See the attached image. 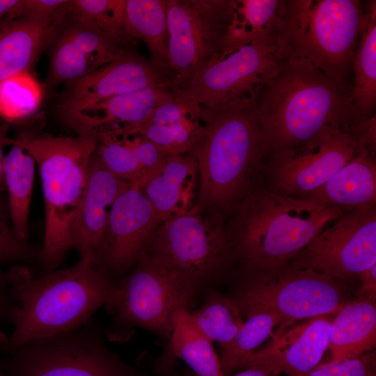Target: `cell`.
<instances>
[{
	"instance_id": "cell-45",
	"label": "cell",
	"mask_w": 376,
	"mask_h": 376,
	"mask_svg": "<svg viewBox=\"0 0 376 376\" xmlns=\"http://www.w3.org/2000/svg\"><path fill=\"white\" fill-rule=\"evenodd\" d=\"M23 0H0V19L21 15Z\"/></svg>"
},
{
	"instance_id": "cell-47",
	"label": "cell",
	"mask_w": 376,
	"mask_h": 376,
	"mask_svg": "<svg viewBox=\"0 0 376 376\" xmlns=\"http://www.w3.org/2000/svg\"><path fill=\"white\" fill-rule=\"evenodd\" d=\"M370 376H376V374H375V373H373V374L371 375Z\"/></svg>"
},
{
	"instance_id": "cell-20",
	"label": "cell",
	"mask_w": 376,
	"mask_h": 376,
	"mask_svg": "<svg viewBox=\"0 0 376 376\" xmlns=\"http://www.w3.org/2000/svg\"><path fill=\"white\" fill-rule=\"evenodd\" d=\"M174 100L170 85H159L113 97L79 113L66 125L80 136L96 137L111 133L118 125L124 126L113 135L141 123L158 106Z\"/></svg>"
},
{
	"instance_id": "cell-24",
	"label": "cell",
	"mask_w": 376,
	"mask_h": 376,
	"mask_svg": "<svg viewBox=\"0 0 376 376\" xmlns=\"http://www.w3.org/2000/svg\"><path fill=\"white\" fill-rule=\"evenodd\" d=\"M376 344L375 300L358 297L346 302L333 318L329 348L336 363L359 357Z\"/></svg>"
},
{
	"instance_id": "cell-40",
	"label": "cell",
	"mask_w": 376,
	"mask_h": 376,
	"mask_svg": "<svg viewBox=\"0 0 376 376\" xmlns=\"http://www.w3.org/2000/svg\"><path fill=\"white\" fill-rule=\"evenodd\" d=\"M65 0H23L21 15L43 19L59 18Z\"/></svg>"
},
{
	"instance_id": "cell-35",
	"label": "cell",
	"mask_w": 376,
	"mask_h": 376,
	"mask_svg": "<svg viewBox=\"0 0 376 376\" xmlns=\"http://www.w3.org/2000/svg\"><path fill=\"white\" fill-rule=\"evenodd\" d=\"M64 14L74 19L101 26L125 23L124 0L68 1Z\"/></svg>"
},
{
	"instance_id": "cell-1",
	"label": "cell",
	"mask_w": 376,
	"mask_h": 376,
	"mask_svg": "<svg viewBox=\"0 0 376 376\" xmlns=\"http://www.w3.org/2000/svg\"><path fill=\"white\" fill-rule=\"evenodd\" d=\"M352 91L308 61L284 55L255 104L266 159L329 129L347 130L361 121L352 104Z\"/></svg>"
},
{
	"instance_id": "cell-16",
	"label": "cell",
	"mask_w": 376,
	"mask_h": 376,
	"mask_svg": "<svg viewBox=\"0 0 376 376\" xmlns=\"http://www.w3.org/2000/svg\"><path fill=\"white\" fill-rule=\"evenodd\" d=\"M161 222L141 186L130 183L113 203L91 266L107 279L123 274L147 251Z\"/></svg>"
},
{
	"instance_id": "cell-25",
	"label": "cell",
	"mask_w": 376,
	"mask_h": 376,
	"mask_svg": "<svg viewBox=\"0 0 376 376\" xmlns=\"http://www.w3.org/2000/svg\"><path fill=\"white\" fill-rule=\"evenodd\" d=\"M284 1L237 0L229 30L226 51L231 53L251 42L281 48Z\"/></svg>"
},
{
	"instance_id": "cell-8",
	"label": "cell",
	"mask_w": 376,
	"mask_h": 376,
	"mask_svg": "<svg viewBox=\"0 0 376 376\" xmlns=\"http://www.w3.org/2000/svg\"><path fill=\"white\" fill-rule=\"evenodd\" d=\"M251 281L234 299L242 316L272 312L280 318L272 336L282 334L295 322L334 315L347 302L345 286L338 280L289 264L266 271Z\"/></svg>"
},
{
	"instance_id": "cell-30",
	"label": "cell",
	"mask_w": 376,
	"mask_h": 376,
	"mask_svg": "<svg viewBox=\"0 0 376 376\" xmlns=\"http://www.w3.org/2000/svg\"><path fill=\"white\" fill-rule=\"evenodd\" d=\"M189 312L198 327L220 348L235 338L244 323L235 300L217 292H210L198 309Z\"/></svg>"
},
{
	"instance_id": "cell-43",
	"label": "cell",
	"mask_w": 376,
	"mask_h": 376,
	"mask_svg": "<svg viewBox=\"0 0 376 376\" xmlns=\"http://www.w3.org/2000/svg\"><path fill=\"white\" fill-rule=\"evenodd\" d=\"M359 276L362 281L359 297L375 300L376 264L359 274Z\"/></svg>"
},
{
	"instance_id": "cell-38",
	"label": "cell",
	"mask_w": 376,
	"mask_h": 376,
	"mask_svg": "<svg viewBox=\"0 0 376 376\" xmlns=\"http://www.w3.org/2000/svg\"><path fill=\"white\" fill-rule=\"evenodd\" d=\"M191 119L195 118L189 117L182 107L173 100L156 107L140 123L156 125H179L186 123Z\"/></svg>"
},
{
	"instance_id": "cell-4",
	"label": "cell",
	"mask_w": 376,
	"mask_h": 376,
	"mask_svg": "<svg viewBox=\"0 0 376 376\" xmlns=\"http://www.w3.org/2000/svg\"><path fill=\"white\" fill-rule=\"evenodd\" d=\"M237 255L256 271L288 265L327 226L351 211L274 192L263 185L233 209Z\"/></svg>"
},
{
	"instance_id": "cell-23",
	"label": "cell",
	"mask_w": 376,
	"mask_h": 376,
	"mask_svg": "<svg viewBox=\"0 0 376 376\" xmlns=\"http://www.w3.org/2000/svg\"><path fill=\"white\" fill-rule=\"evenodd\" d=\"M305 198L327 207L353 210L376 203V160L364 150Z\"/></svg>"
},
{
	"instance_id": "cell-11",
	"label": "cell",
	"mask_w": 376,
	"mask_h": 376,
	"mask_svg": "<svg viewBox=\"0 0 376 376\" xmlns=\"http://www.w3.org/2000/svg\"><path fill=\"white\" fill-rule=\"evenodd\" d=\"M283 56L279 47L249 43L173 89L174 100L191 118L199 107L256 101L264 86L275 75Z\"/></svg>"
},
{
	"instance_id": "cell-13",
	"label": "cell",
	"mask_w": 376,
	"mask_h": 376,
	"mask_svg": "<svg viewBox=\"0 0 376 376\" xmlns=\"http://www.w3.org/2000/svg\"><path fill=\"white\" fill-rule=\"evenodd\" d=\"M126 24L101 26L74 19L64 10L49 42V66L43 86L72 84L123 56L135 52Z\"/></svg>"
},
{
	"instance_id": "cell-46",
	"label": "cell",
	"mask_w": 376,
	"mask_h": 376,
	"mask_svg": "<svg viewBox=\"0 0 376 376\" xmlns=\"http://www.w3.org/2000/svg\"><path fill=\"white\" fill-rule=\"evenodd\" d=\"M244 369L233 376H276L272 370L263 366H252Z\"/></svg>"
},
{
	"instance_id": "cell-28",
	"label": "cell",
	"mask_w": 376,
	"mask_h": 376,
	"mask_svg": "<svg viewBox=\"0 0 376 376\" xmlns=\"http://www.w3.org/2000/svg\"><path fill=\"white\" fill-rule=\"evenodd\" d=\"M36 162L32 156L14 143L3 163L6 190L15 234L27 242L28 219L34 182Z\"/></svg>"
},
{
	"instance_id": "cell-3",
	"label": "cell",
	"mask_w": 376,
	"mask_h": 376,
	"mask_svg": "<svg viewBox=\"0 0 376 376\" xmlns=\"http://www.w3.org/2000/svg\"><path fill=\"white\" fill-rule=\"evenodd\" d=\"M6 275L17 306L13 332L0 333V350L81 327L107 304L112 286L106 276L80 260L38 278L19 264Z\"/></svg>"
},
{
	"instance_id": "cell-15",
	"label": "cell",
	"mask_w": 376,
	"mask_h": 376,
	"mask_svg": "<svg viewBox=\"0 0 376 376\" xmlns=\"http://www.w3.org/2000/svg\"><path fill=\"white\" fill-rule=\"evenodd\" d=\"M288 264L340 281L359 275L376 264L375 205L344 214Z\"/></svg>"
},
{
	"instance_id": "cell-26",
	"label": "cell",
	"mask_w": 376,
	"mask_h": 376,
	"mask_svg": "<svg viewBox=\"0 0 376 376\" xmlns=\"http://www.w3.org/2000/svg\"><path fill=\"white\" fill-rule=\"evenodd\" d=\"M124 21L130 34L146 43L152 65L171 82L166 0H124Z\"/></svg>"
},
{
	"instance_id": "cell-29",
	"label": "cell",
	"mask_w": 376,
	"mask_h": 376,
	"mask_svg": "<svg viewBox=\"0 0 376 376\" xmlns=\"http://www.w3.org/2000/svg\"><path fill=\"white\" fill-rule=\"evenodd\" d=\"M170 339L174 354L198 376H226L212 342L195 324L189 311L176 313Z\"/></svg>"
},
{
	"instance_id": "cell-12",
	"label": "cell",
	"mask_w": 376,
	"mask_h": 376,
	"mask_svg": "<svg viewBox=\"0 0 376 376\" xmlns=\"http://www.w3.org/2000/svg\"><path fill=\"white\" fill-rule=\"evenodd\" d=\"M2 349L11 376H128L88 325Z\"/></svg>"
},
{
	"instance_id": "cell-5",
	"label": "cell",
	"mask_w": 376,
	"mask_h": 376,
	"mask_svg": "<svg viewBox=\"0 0 376 376\" xmlns=\"http://www.w3.org/2000/svg\"><path fill=\"white\" fill-rule=\"evenodd\" d=\"M15 143L34 159L45 201V226L39 260L43 274L61 264L70 248V228L86 189L97 139L19 132Z\"/></svg>"
},
{
	"instance_id": "cell-36",
	"label": "cell",
	"mask_w": 376,
	"mask_h": 376,
	"mask_svg": "<svg viewBox=\"0 0 376 376\" xmlns=\"http://www.w3.org/2000/svg\"><path fill=\"white\" fill-rule=\"evenodd\" d=\"M39 253L15 234L7 194L0 191V263H29L38 259Z\"/></svg>"
},
{
	"instance_id": "cell-9",
	"label": "cell",
	"mask_w": 376,
	"mask_h": 376,
	"mask_svg": "<svg viewBox=\"0 0 376 376\" xmlns=\"http://www.w3.org/2000/svg\"><path fill=\"white\" fill-rule=\"evenodd\" d=\"M235 7V0H166L173 90L224 57Z\"/></svg>"
},
{
	"instance_id": "cell-6",
	"label": "cell",
	"mask_w": 376,
	"mask_h": 376,
	"mask_svg": "<svg viewBox=\"0 0 376 376\" xmlns=\"http://www.w3.org/2000/svg\"><path fill=\"white\" fill-rule=\"evenodd\" d=\"M368 19L359 0L284 1L280 45L285 55L305 59L352 88V61Z\"/></svg>"
},
{
	"instance_id": "cell-18",
	"label": "cell",
	"mask_w": 376,
	"mask_h": 376,
	"mask_svg": "<svg viewBox=\"0 0 376 376\" xmlns=\"http://www.w3.org/2000/svg\"><path fill=\"white\" fill-rule=\"evenodd\" d=\"M331 315L292 325L264 347L246 355L237 369L263 366L276 375L303 376L315 367L329 348Z\"/></svg>"
},
{
	"instance_id": "cell-22",
	"label": "cell",
	"mask_w": 376,
	"mask_h": 376,
	"mask_svg": "<svg viewBox=\"0 0 376 376\" xmlns=\"http://www.w3.org/2000/svg\"><path fill=\"white\" fill-rule=\"evenodd\" d=\"M58 18L27 15L0 19V83L29 69L47 47Z\"/></svg>"
},
{
	"instance_id": "cell-39",
	"label": "cell",
	"mask_w": 376,
	"mask_h": 376,
	"mask_svg": "<svg viewBox=\"0 0 376 376\" xmlns=\"http://www.w3.org/2000/svg\"><path fill=\"white\" fill-rule=\"evenodd\" d=\"M347 132L354 140L358 151L364 150L375 157L376 155V120L373 117L354 124Z\"/></svg>"
},
{
	"instance_id": "cell-41",
	"label": "cell",
	"mask_w": 376,
	"mask_h": 376,
	"mask_svg": "<svg viewBox=\"0 0 376 376\" xmlns=\"http://www.w3.org/2000/svg\"><path fill=\"white\" fill-rule=\"evenodd\" d=\"M127 143L133 150L145 173L157 165L166 155L155 145L147 140Z\"/></svg>"
},
{
	"instance_id": "cell-33",
	"label": "cell",
	"mask_w": 376,
	"mask_h": 376,
	"mask_svg": "<svg viewBox=\"0 0 376 376\" xmlns=\"http://www.w3.org/2000/svg\"><path fill=\"white\" fill-rule=\"evenodd\" d=\"M202 132L197 119L179 125H156L140 123L122 134H140L165 155H183L195 146Z\"/></svg>"
},
{
	"instance_id": "cell-14",
	"label": "cell",
	"mask_w": 376,
	"mask_h": 376,
	"mask_svg": "<svg viewBox=\"0 0 376 376\" xmlns=\"http://www.w3.org/2000/svg\"><path fill=\"white\" fill-rule=\"evenodd\" d=\"M350 134L340 127L315 139L275 152L264 165L263 185L284 196L304 198L322 187L357 153Z\"/></svg>"
},
{
	"instance_id": "cell-32",
	"label": "cell",
	"mask_w": 376,
	"mask_h": 376,
	"mask_svg": "<svg viewBox=\"0 0 376 376\" xmlns=\"http://www.w3.org/2000/svg\"><path fill=\"white\" fill-rule=\"evenodd\" d=\"M44 88L29 72H24L0 83V116L15 123L34 113L43 97Z\"/></svg>"
},
{
	"instance_id": "cell-21",
	"label": "cell",
	"mask_w": 376,
	"mask_h": 376,
	"mask_svg": "<svg viewBox=\"0 0 376 376\" xmlns=\"http://www.w3.org/2000/svg\"><path fill=\"white\" fill-rule=\"evenodd\" d=\"M198 165L191 155H166L137 182L162 221L194 210Z\"/></svg>"
},
{
	"instance_id": "cell-7",
	"label": "cell",
	"mask_w": 376,
	"mask_h": 376,
	"mask_svg": "<svg viewBox=\"0 0 376 376\" xmlns=\"http://www.w3.org/2000/svg\"><path fill=\"white\" fill-rule=\"evenodd\" d=\"M148 253L176 274L195 294L225 272L237 254L223 216L205 218L196 210L162 221Z\"/></svg>"
},
{
	"instance_id": "cell-2",
	"label": "cell",
	"mask_w": 376,
	"mask_h": 376,
	"mask_svg": "<svg viewBox=\"0 0 376 376\" xmlns=\"http://www.w3.org/2000/svg\"><path fill=\"white\" fill-rule=\"evenodd\" d=\"M256 102L202 107L194 115L202 126L199 139L189 152L201 178L195 206L198 212L206 210L223 216L263 185L266 155Z\"/></svg>"
},
{
	"instance_id": "cell-34",
	"label": "cell",
	"mask_w": 376,
	"mask_h": 376,
	"mask_svg": "<svg viewBox=\"0 0 376 376\" xmlns=\"http://www.w3.org/2000/svg\"><path fill=\"white\" fill-rule=\"evenodd\" d=\"M94 156L116 178L130 183L139 182L145 171L127 143L116 141L112 136H96Z\"/></svg>"
},
{
	"instance_id": "cell-19",
	"label": "cell",
	"mask_w": 376,
	"mask_h": 376,
	"mask_svg": "<svg viewBox=\"0 0 376 376\" xmlns=\"http://www.w3.org/2000/svg\"><path fill=\"white\" fill-rule=\"evenodd\" d=\"M130 182L107 171L93 155L84 194L70 228L72 247L91 265L114 202Z\"/></svg>"
},
{
	"instance_id": "cell-37",
	"label": "cell",
	"mask_w": 376,
	"mask_h": 376,
	"mask_svg": "<svg viewBox=\"0 0 376 376\" xmlns=\"http://www.w3.org/2000/svg\"><path fill=\"white\" fill-rule=\"evenodd\" d=\"M375 370V354L368 352L336 363H320L303 376H370Z\"/></svg>"
},
{
	"instance_id": "cell-17",
	"label": "cell",
	"mask_w": 376,
	"mask_h": 376,
	"mask_svg": "<svg viewBox=\"0 0 376 376\" xmlns=\"http://www.w3.org/2000/svg\"><path fill=\"white\" fill-rule=\"evenodd\" d=\"M159 85L171 86V82L150 61L131 52L67 85L57 103V114L66 125L100 102Z\"/></svg>"
},
{
	"instance_id": "cell-42",
	"label": "cell",
	"mask_w": 376,
	"mask_h": 376,
	"mask_svg": "<svg viewBox=\"0 0 376 376\" xmlns=\"http://www.w3.org/2000/svg\"><path fill=\"white\" fill-rule=\"evenodd\" d=\"M17 306L6 272L0 270V323L12 322Z\"/></svg>"
},
{
	"instance_id": "cell-31",
	"label": "cell",
	"mask_w": 376,
	"mask_h": 376,
	"mask_svg": "<svg viewBox=\"0 0 376 376\" xmlns=\"http://www.w3.org/2000/svg\"><path fill=\"white\" fill-rule=\"evenodd\" d=\"M244 325L235 338L220 348L219 356L224 374L226 376L237 370L241 361L273 334L280 322L272 312H260L246 317Z\"/></svg>"
},
{
	"instance_id": "cell-10",
	"label": "cell",
	"mask_w": 376,
	"mask_h": 376,
	"mask_svg": "<svg viewBox=\"0 0 376 376\" xmlns=\"http://www.w3.org/2000/svg\"><path fill=\"white\" fill-rule=\"evenodd\" d=\"M194 295L176 274L144 253L131 272L112 283L105 305L120 322L170 339L176 313L189 311Z\"/></svg>"
},
{
	"instance_id": "cell-44",
	"label": "cell",
	"mask_w": 376,
	"mask_h": 376,
	"mask_svg": "<svg viewBox=\"0 0 376 376\" xmlns=\"http://www.w3.org/2000/svg\"><path fill=\"white\" fill-rule=\"evenodd\" d=\"M9 127V123L6 122L0 124V191H4L6 190L3 171L5 158L3 149L5 146H13L15 143L14 138L8 136Z\"/></svg>"
},
{
	"instance_id": "cell-27",
	"label": "cell",
	"mask_w": 376,
	"mask_h": 376,
	"mask_svg": "<svg viewBox=\"0 0 376 376\" xmlns=\"http://www.w3.org/2000/svg\"><path fill=\"white\" fill-rule=\"evenodd\" d=\"M368 24L354 54L352 102L360 120L375 116L376 107V1L366 3Z\"/></svg>"
}]
</instances>
